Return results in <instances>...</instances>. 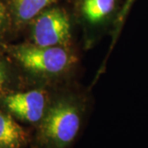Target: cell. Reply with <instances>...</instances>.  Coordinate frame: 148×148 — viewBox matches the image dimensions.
Listing matches in <instances>:
<instances>
[{
  "label": "cell",
  "instance_id": "6da1fadb",
  "mask_svg": "<svg viewBox=\"0 0 148 148\" xmlns=\"http://www.w3.org/2000/svg\"><path fill=\"white\" fill-rule=\"evenodd\" d=\"M85 109L82 101L71 96L49 102L31 148H71L82 127Z\"/></svg>",
  "mask_w": 148,
  "mask_h": 148
},
{
  "label": "cell",
  "instance_id": "7a4b0ae2",
  "mask_svg": "<svg viewBox=\"0 0 148 148\" xmlns=\"http://www.w3.org/2000/svg\"><path fill=\"white\" fill-rule=\"evenodd\" d=\"M8 49L10 55L24 69L42 77L58 76L76 62L73 54L62 46L43 47L22 44L11 45Z\"/></svg>",
  "mask_w": 148,
  "mask_h": 148
},
{
  "label": "cell",
  "instance_id": "3957f363",
  "mask_svg": "<svg viewBox=\"0 0 148 148\" xmlns=\"http://www.w3.org/2000/svg\"><path fill=\"white\" fill-rule=\"evenodd\" d=\"M32 44L43 47L62 46L70 42L71 22L66 12L58 8L44 11L33 19Z\"/></svg>",
  "mask_w": 148,
  "mask_h": 148
},
{
  "label": "cell",
  "instance_id": "277c9868",
  "mask_svg": "<svg viewBox=\"0 0 148 148\" xmlns=\"http://www.w3.org/2000/svg\"><path fill=\"white\" fill-rule=\"evenodd\" d=\"M2 106L16 120L36 127L47 110L49 101L41 90L5 94L0 98Z\"/></svg>",
  "mask_w": 148,
  "mask_h": 148
},
{
  "label": "cell",
  "instance_id": "5b68a950",
  "mask_svg": "<svg viewBox=\"0 0 148 148\" xmlns=\"http://www.w3.org/2000/svg\"><path fill=\"white\" fill-rule=\"evenodd\" d=\"M29 132L4 109H0V148H26L32 143Z\"/></svg>",
  "mask_w": 148,
  "mask_h": 148
},
{
  "label": "cell",
  "instance_id": "8992f818",
  "mask_svg": "<svg viewBox=\"0 0 148 148\" xmlns=\"http://www.w3.org/2000/svg\"><path fill=\"white\" fill-rule=\"evenodd\" d=\"M116 0H82L81 14L90 28H99L104 25L114 12Z\"/></svg>",
  "mask_w": 148,
  "mask_h": 148
},
{
  "label": "cell",
  "instance_id": "52a82bcc",
  "mask_svg": "<svg viewBox=\"0 0 148 148\" xmlns=\"http://www.w3.org/2000/svg\"><path fill=\"white\" fill-rule=\"evenodd\" d=\"M53 0H14L13 14L19 24L35 19Z\"/></svg>",
  "mask_w": 148,
  "mask_h": 148
},
{
  "label": "cell",
  "instance_id": "ba28073f",
  "mask_svg": "<svg viewBox=\"0 0 148 148\" xmlns=\"http://www.w3.org/2000/svg\"><path fill=\"white\" fill-rule=\"evenodd\" d=\"M9 82V73L5 64L0 62V98L5 95L6 88Z\"/></svg>",
  "mask_w": 148,
  "mask_h": 148
},
{
  "label": "cell",
  "instance_id": "9c48e42d",
  "mask_svg": "<svg viewBox=\"0 0 148 148\" xmlns=\"http://www.w3.org/2000/svg\"><path fill=\"white\" fill-rule=\"evenodd\" d=\"M134 1H135V0H126V2L124 3L123 6L122 7L121 10H120V12H119V14H118V19H117L118 22H122V21L124 20L125 16H126L127 13L128 12L130 8H131L132 4H133Z\"/></svg>",
  "mask_w": 148,
  "mask_h": 148
},
{
  "label": "cell",
  "instance_id": "30bf717a",
  "mask_svg": "<svg viewBox=\"0 0 148 148\" xmlns=\"http://www.w3.org/2000/svg\"><path fill=\"white\" fill-rule=\"evenodd\" d=\"M7 25V15L6 11L3 3L0 2V39L4 34Z\"/></svg>",
  "mask_w": 148,
  "mask_h": 148
}]
</instances>
